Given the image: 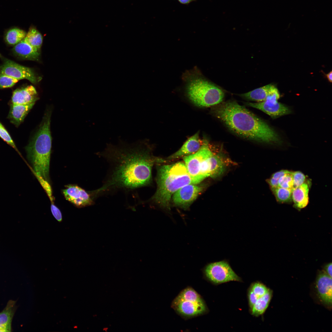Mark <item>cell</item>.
<instances>
[{"label": "cell", "mask_w": 332, "mask_h": 332, "mask_svg": "<svg viewBox=\"0 0 332 332\" xmlns=\"http://www.w3.org/2000/svg\"><path fill=\"white\" fill-rule=\"evenodd\" d=\"M142 142L122 140L109 144L99 155L108 162L110 169L101 187L92 192L95 197L118 189L130 190L147 185L152 180L154 159Z\"/></svg>", "instance_id": "obj_1"}, {"label": "cell", "mask_w": 332, "mask_h": 332, "mask_svg": "<svg viewBox=\"0 0 332 332\" xmlns=\"http://www.w3.org/2000/svg\"><path fill=\"white\" fill-rule=\"evenodd\" d=\"M216 105L212 110L214 115L236 134L268 143H281L280 137L272 128L235 101H228Z\"/></svg>", "instance_id": "obj_2"}, {"label": "cell", "mask_w": 332, "mask_h": 332, "mask_svg": "<svg viewBox=\"0 0 332 332\" xmlns=\"http://www.w3.org/2000/svg\"><path fill=\"white\" fill-rule=\"evenodd\" d=\"M156 182V191L152 199L168 211L170 210L173 194L183 186L193 184L184 163L181 162L160 166L158 170Z\"/></svg>", "instance_id": "obj_3"}, {"label": "cell", "mask_w": 332, "mask_h": 332, "mask_svg": "<svg viewBox=\"0 0 332 332\" xmlns=\"http://www.w3.org/2000/svg\"><path fill=\"white\" fill-rule=\"evenodd\" d=\"M50 116L49 112L46 113L39 129L26 148L27 158L35 175L49 182L52 146Z\"/></svg>", "instance_id": "obj_4"}, {"label": "cell", "mask_w": 332, "mask_h": 332, "mask_svg": "<svg viewBox=\"0 0 332 332\" xmlns=\"http://www.w3.org/2000/svg\"><path fill=\"white\" fill-rule=\"evenodd\" d=\"M187 92L189 98L196 105L208 107L220 103L224 97L223 91L211 83L201 78L191 80Z\"/></svg>", "instance_id": "obj_5"}, {"label": "cell", "mask_w": 332, "mask_h": 332, "mask_svg": "<svg viewBox=\"0 0 332 332\" xmlns=\"http://www.w3.org/2000/svg\"><path fill=\"white\" fill-rule=\"evenodd\" d=\"M171 306L179 314L187 317L202 314L207 310L201 296L190 287L183 290L173 300Z\"/></svg>", "instance_id": "obj_6"}, {"label": "cell", "mask_w": 332, "mask_h": 332, "mask_svg": "<svg viewBox=\"0 0 332 332\" xmlns=\"http://www.w3.org/2000/svg\"><path fill=\"white\" fill-rule=\"evenodd\" d=\"M205 274L211 282L216 284L230 281H241V279L226 261L211 263L204 269Z\"/></svg>", "instance_id": "obj_7"}, {"label": "cell", "mask_w": 332, "mask_h": 332, "mask_svg": "<svg viewBox=\"0 0 332 332\" xmlns=\"http://www.w3.org/2000/svg\"><path fill=\"white\" fill-rule=\"evenodd\" d=\"M279 97V91L275 87L265 101L256 103L248 102L246 104L263 111L273 119H275L291 112L287 106L278 101Z\"/></svg>", "instance_id": "obj_8"}, {"label": "cell", "mask_w": 332, "mask_h": 332, "mask_svg": "<svg viewBox=\"0 0 332 332\" xmlns=\"http://www.w3.org/2000/svg\"><path fill=\"white\" fill-rule=\"evenodd\" d=\"M213 153L208 142L204 140L203 145L198 151L184 157V163L193 184H197L202 181L200 175L202 163L205 159Z\"/></svg>", "instance_id": "obj_9"}, {"label": "cell", "mask_w": 332, "mask_h": 332, "mask_svg": "<svg viewBox=\"0 0 332 332\" xmlns=\"http://www.w3.org/2000/svg\"><path fill=\"white\" fill-rule=\"evenodd\" d=\"M203 190L202 186L190 184L181 187L172 195V200L176 206L187 209Z\"/></svg>", "instance_id": "obj_10"}, {"label": "cell", "mask_w": 332, "mask_h": 332, "mask_svg": "<svg viewBox=\"0 0 332 332\" xmlns=\"http://www.w3.org/2000/svg\"><path fill=\"white\" fill-rule=\"evenodd\" d=\"M0 73L19 80L27 79L34 84L41 79L37 77L32 69L10 60L5 61L1 68Z\"/></svg>", "instance_id": "obj_11"}, {"label": "cell", "mask_w": 332, "mask_h": 332, "mask_svg": "<svg viewBox=\"0 0 332 332\" xmlns=\"http://www.w3.org/2000/svg\"><path fill=\"white\" fill-rule=\"evenodd\" d=\"M62 192L65 199L76 206L82 208L93 204V198L91 194L76 185L69 184Z\"/></svg>", "instance_id": "obj_12"}, {"label": "cell", "mask_w": 332, "mask_h": 332, "mask_svg": "<svg viewBox=\"0 0 332 332\" xmlns=\"http://www.w3.org/2000/svg\"><path fill=\"white\" fill-rule=\"evenodd\" d=\"M228 159L219 154L213 153L206 159L203 166V170L208 177L215 178L221 175L231 162Z\"/></svg>", "instance_id": "obj_13"}, {"label": "cell", "mask_w": 332, "mask_h": 332, "mask_svg": "<svg viewBox=\"0 0 332 332\" xmlns=\"http://www.w3.org/2000/svg\"><path fill=\"white\" fill-rule=\"evenodd\" d=\"M316 286L318 296L322 302L330 306L332 305V278L324 271L319 273L316 280Z\"/></svg>", "instance_id": "obj_14"}, {"label": "cell", "mask_w": 332, "mask_h": 332, "mask_svg": "<svg viewBox=\"0 0 332 332\" xmlns=\"http://www.w3.org/2000/svg\"><path fill=\"white\" fill-rule=\"evenodd\" d=\"M38 99L35 89L30 85L14 90L11 101L13 104L27 105L35 103Z\"/></svg>", "instance_id": "obj_15"}, {"label": "cell", "mask_w": 332, "mask_h": 332, "mask_svg": "<svg viewBox=\"0 0 332 332\" xmlns=\"http://www.w3.org/2000/svg\"><path fill=\"white\" fill-rule=\"evenodd\" d=\"M204 142L200 139L198 132L189 138L178 151L168 159H174L193 154L201 148Z\"/></svg>", "instance_id": "obj_16"}, {"label": "cell", "mask_w": 332, "mask_h": 332, "mask_svg": "<svg viewBox=\"0 0 332 332\" xmlns=\"http://www.w3.org/2000/svg\"><path fill=\"white\" fill-rule=\"evenodd\" d=\"M311 184L307 180L302 184L293 189L292 198L294 207L301 209L306 207L309 203V192Z\"/></svg>", "instance_id": "obj_17"}, {"label": "cell", "mask_w": 332, "mask_h": 332, "mask_svg": "<svg viewBox=\"0 0 332 332\" xmlns=\"http://www.w3.org/2000/svg\"><path fill=\"white\" fill-rule=\"evenodd\" d=\"M14 53L24 59L38 60L39 57V51L26 42L24 39L15 45L13 49Z\"/></svg>", "instance_id": "obj_18"}, {"label": "cell", "mask_w": 332, "mask_h": 332, "mask_svg": "<svg viewBox=\"0 0 332 332\" xmlns=\"http://www.w3.org/2000/svg\"><path fill=\"white\" fill-rule=\"evenodd\" d=\"M35 103L27 105L12 104L9 115L10 121L17 126H18L24 120L30 110Z\"/></svg>", "instance_id": "obj_19"}, {"label": "cell", "mask_w": 332, "mask_h": 332, "mask_svg": "<svg viewBox=\"0 0 332 332\" xmlns=\"http://www.w3.org/2000/svg\"><path fill=\"white\" fill-rule=\"evenodd\" d=\"M15 302L10 300L3 310L0 313V332L11 331V324L15 312Z\"/></svg>", "instance_id": "obj_20"}, {"label": "cell", "mask_w": 332, "mask_h": 332, "mask_svg": "<svg viewBox=\"0 0 332 332\" xmlns=\"http://www.w3.org/2000/svg\"><path fill=\"white\" fill-rule=\"evenodd\" d=\"M275 86L269 84L240 95L243 97L257 102L265 101Z\"/></svg>", "instance_id": "obj_21"}, {"label": "cell", "mask_w": 332, "mask_h": 332, "mask_svg": "<svg viewBox=\"0 0 332 332\" xmlns=\"http://www.w3.org/2000/svg\"><path fill=\"white\" fill-rule=\"evenodd\" d=\"M272 294V291L269 289L264 295L259 298L251 309V314L256 317L263 314L269 305Z\"/></svg>", "instance_id": "obj_22"}, {"label": "cell", "mask_w": 332, "mask_h": 332, "mask_svg": "<svg viewBox=\"0 0 332 332\" xmlns=\"http://www.w3.org/2000/svg\"><path fill=\"white\" fill-rule=\"evenodd\" d=\"M24 39L33 47L39 51L42 45L43 37L37 30L33 28H31Z\"/></svg>", "instance_id": "obj_23"}, {"label": "cell", "mask_w": 332, "mask_h": 332, "mask_svg": "<svg viewBox=\"0 0 332 332\" xmlns=\"http://www.w3.org/2000/svg\"><path fill=\"white\" fill-rule=\"evenodd\" d=\"M26 35V32L23 30L18 28H14L7 32L5 39L8 44L15 45L23 39Z\"/></svg>", "instance_id": "obj_24"}, {"label": "cell", "mask_w": 332, "mask_h": 332, "mask_svg": "<svg viewBox=\"0 0 332 332\" xmlns=\"http://www.w3.org/2000/svg\"><path fill=\"white\" fill-rule=\"evenodd\" d=\"M271 190L278 202L283 203L290 202L292 201V189L278 187Z\"/></svg>", "instance_id": "obj_25"}, {"label": "cell", "mask_w": 332, "mask_h": 332, "mask_svg": "<svg viewBox=\"0 0 332 332\" xmlns=\"http://www.w3.org/2000/svg\"><path fill=\"white\" fill-rule=\"evenodd\" d=\"M292 172L289 171L280 177L279 180V186L283 188L292 189L293 181Z\"/></svg>", "instance_id": "obj_26"}, {"label": "cell", "mask_w": 332, "mask_h": 332, "mask_svg": "<svg viewBox=\"0 0 332 332\" xmlns=\"http://www.w3.org/2000/svg\"><path fill=\"white\" fill-rule=\"evenodd\" d=\"M19 80L0 73V89L13 86Z\"/></svg>", "instance_id": "obj_27"}, {"label": "cell", "mask_w": 332, "mask_h": 332, "mask_svg": "<svg viewBox=\"0 0 332 332\" xmlns=\"http://www.w3.org/2000/svg\"><path fill=\"white\" fill-rule=\"evenodd\" d=\"M286 170H281L274 173L270 178L267 180L271 190L279 186V180L282 176L288 172Z\"/></svg>", "instance_id": "obj_28"}, {"label": "cell", "mask_w": 332, "mask_h": 332, "mask_svg": "<svg viewBox=\"0 0 332 332\" xmlns=\"http://www.w3.org/2000/svg\"><path fill=\"white\" fill-rule=\"evenodd\" d=\"M0 137L8 144L14 148L18 153H20L10 135L0 122Z\"/></svg>", "instance_id": "obj_29"}, {"label": "cell", "mask_w": 332, "mask_h": 332, "mask_svg": "<svg viewBox=\"0 0 332 332\" xmlns=\"http://www.w3.org/2000/svg\"><path fill=\"white\" fill-rule=\"evenodd\" d=\"M250 289L258 298L264 295L269 290L264 285L259 282L253 283Z\"/></svg>", "instance_id": "obj_30"}, {"label": "cell", "mask_w": 332, "mask_h": 332, "mask_svg": "<svg viewBox=\"0 0 332 332\" xmlns=\"http://www.w3.org/2000/svg\"><path fill=\"white\" fill-rule=\"evenodd\" d=\"M293 181V189L305 183L306 178L305 175L299 171L292 172Z\"/></svg>", "instance_id": "obj_31"}, {"label": "cell", "mask_w": 332, "mask_h": 332, "mask_svg": "<svg viewBox=\"0 0 332 332\" xmlns=\"http://www.w3.org/2000/svg\"><path fill=\"white\" fill-rule=\"evenodd\" d=\"M51 210L53 216L58 221L60 222L62 220V215L60 209L54 204L51 203Z\"/></svg>", "instance_id": "obj_32"}, {"label": "cell", "mask_w": 332, "mask_h": 332, "mask_svg": "<svg viewBox=\"0 0 332 332\" xmlns=\"http://www.w3.org/2000/svg\"><path fill=\"white\" fill-rule=\"evenodd\" d=\"M248 296L249 305L251 309L254 304L259 298L250 289L248 292Z\"/></svg>", "instance_id": "obj_33"}, {"label": "cell", "mask_w": 332, "mask_h": 332, "mask_svg": "<svg viewBox=\"0 0 332 332\" xmlns=\"http://www.w3.org/2000/svg\"><path fill=\"white\" fill-rule=\"evenodd\" d=\"M332 263L326 264L324 267V271L329 276L332 278Z\"/></svg>", "instance_id": "obj_34"}, {"label": "cell", "mask_w": 332, "mask_h": 332, "mask_svg": "<svg viewBox=\"0 0 332 332\" xmlns=\"http://www.w3.org/2000/svg\"><path fill=\"white\" fill-rule=\"evenodd\" d=\"M332 72L331 71L328 73L326 74V76L329 81L331 83L332 81Z\"/></svg>", "instance_id": "obj_35"}, {"label": "cell", "mask_w": 332, "mask_h": 332, "mask_svg": "<svg viewBox=\"0 0 332 332\" xmlns=\"http://www.w3.org/2000/svg\"><path fill=\"white\" fill-rule=\"evenodd\" d=\"M192 0H178V1L182 4H187L189 3Z\"/></svg>", "instance_id": "obj_36"}]
</instances>
